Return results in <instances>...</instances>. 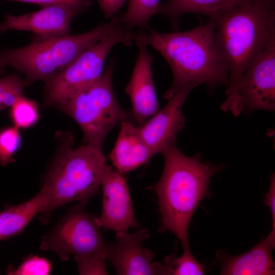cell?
<instances>
[{"label": "cell", "instance_id": "obj_1", "mask_svg": "<svg viewBox=\"0 0 275 275\" xmlns=\"http://www.w3.org/2000/svg\"><path fill=\"white\" fill-rule=\"evenodd\" d=\"M216 21L208 18L205 23L186 31L161 33L149 29L132 32L134 43H142L157 51L169 64L173 81L164 97L178 91L194 89L205 84L212 90L229 84L228 70L215 44Z\"/></svg>", "mask_w": 275, "mask_h": 275}, {"label": "cell", "instance_id": "obj_2", "mask_svg": "<svg viewBox=\"0 0 275 275\" xmlns=\"http://www.w3.org/2000/svg\"><path fill=\"white\" fill-rule=\"evenodd\" d=\"M215 44L229 72L226 94L275 37V0H245L212 17Z\"/></svg>", "mask_w": 275, "mask_h": 275}, {"label": "cell", "instance_id": "obj_3", "mask_svg": "<svg viewBox=\"0 0 275 275\" xmlns=\"http://www.w3.org/2000/svg\"><path fill=\"white\" fill-rule=\"evenodd\" d=\"M163 172L155 186L162 225L174 233L183 248L189 246L188 229L193 214L207 195L211 177L221 169L202 161L199 154L189 157L172 144L161 153Z\"/></svg>", "mask_w": 275, "mask_h": 275}, {"label": "cell", "instance_id": "obj_4", "mask_svg": "<svg viewBox=\"0 0 275 275\" xmlns=\"http://www.w3.org/2000/svg\"><path fill=\"white\" fill-rule=\"evenodd\" d=\"M125 30L119 15L89 31L75 35L40 37L28 45L0 51V71L11 67L24 74L30 82L46 81L100 40Z\"/></svg>", "mask_w": 275, "mask_h": 275}, {"label": "cell", "instance_id": "obj_5", "mask_svg": "<svg viewBox=\"0 0 275 275\" xmlns=\"http://www.w3.org/2000/svg\"><path fill=\"white\" fill-rule=\"evenodd\" d=\"M72 141L53 159L41 188L49 195V201L39 214L46 224L57 208L70 202L86 205L101 186L107 165L102 149L85 144L76 148Z\"/></svg>", "mask_w": 275, "mask_h": 275}, {"label": "cell", "instance_id": "obj_6", "mask_svg": "<svg viewBox=\"0 0 275 275\" xmlns=\"http://www.w3.org/2000/svg\"><path fill=\"white\" fill-rule=\"evenodd\" d=\"M115 64L111 60L98 80L59 105L78 125L85 144L101 149L109 132L131 116L121 107L114 93Z\"/></svg>", "mask_w": 275, "mask_h": 275}, {"label": "cell", "instance_id": "obj_7", "mask_svg": "<svg viewBox=\"0 0 275 275\" xmlns=\"http://www.w3.org/2000/svg\"><path fill=\"white\" fill-rule=\"evenodd\" d=\"M131 32L122 31L95 43L59 73L46 81V106L60 104L98 80L103 72L106 58L116 44L132 43Z\"/></svg>", "mask_w": 275, "mask_h": 275}, {"label": "cell", "instance_id": "obj_8", "mask_svg": "<svg viewBox=\"0 0 275 275\" xmlns=\"http://www.w3.org/2000/svg\"><path fill=\"white\" fill-rule=\"evenodd\" d=\"M77 203L44 235L40 248L57 254L62 261L105 254L106 243L100 231L97 217Z\"/></svg>", "mask_w": 275, "mask_h": 275}, {"label": "cell", "instance_id": "obj_9", "mask_svg": "<svg viewBox=\"0 0 275 275\" xmlns=\"http://www.w3.org/2000/svg\"><path fill=\"white\" fill-rule=\"evenodd\" d=\"M226 99H239L241 112L246 113L274 111L275 37L246 69Z\"/></svg>", "mask_w": 275, "mask_h": 275}, {"label": "cell", "instance_id": "obj_10", "mask_svg": "<svg viewBox=\"0 0 275 275\" xmlns=\"http://www.w3.org/2000/svg\"><path fill=\"white\" fill-rule=\"evenodd\" d=\"M149 237L146 229L133 233L127 231L116 234L114 243H106V256L120 275H165L164 267L152 262L154 253L143 247Z\"/></svg>", "mask_w": 275, "mask_h": 275}, {"label": "cell", "instance_id": "obj_11", "mask_svg": "<svg viewBox=\"0 0 275 275\" xmlns=\"http://www.w3.org/2000/svg\"><path fill=\"white\" fill-rule=\"evenodd\" d=\"M102 212L97 222L100 228L116 234L129 228H139L134 214L128 185L125 178L116 169L106 166L101 180Z\"/></svg>", "mask_w": 275, "mask_h": 275}, {"label": "cell", "instance_id": "obj_12", "mask_svg": "<svg viewBox=\"0 0 275 275\" xmlns=\"http://www.w3.org/2000/svg\"><path fill=\"white\" fill-rule=\"evenodd\" d=\"M88 9L81 6L48 5L23 15H8L0 23V32L9 30L30 31L40 37L67 35L73 19Z\"/></svg>", "mask_w": 275, "mask_h": 275}, {"label": "cell", "instance_id": "obj_13", "mask_svg": "<svg viewBox=\"0 0 275 275\" xmlns=\"http://www.w3.org/2000/svg\"><path fill=\"white\" fill-rule=\"evenodd\" d=\"M193 89L187 87L178 91L162 109L138 127L141 136L153 156L161 153L175 143L177 133L184 126L182 107Z\"/></svg>", "mask_w": 275, "mask_h": 275}, {"label": "cell", "instance_id": "obj_14", "mask_svg": "<svg viewBox=\"0 0 275 275\" xmlns=\"http://www.w3.org/2000/svg\"><path fill=\"white\" fill-rule=\"evenodd\" d=\"M136 44L137 58L125 92L131 103V116L140 125L159 109L152 76V57L147 45Z\"/></svg>", "mask_w": 275, "mask_h": 275}, {"label": "cell", "instance_id": "obj_15", "mask_svg": "<svg viewBox=\"0 0 275 275\" xmlns=\"http://www.w3.org/2000/svg\"><path fill=\"white\" fill-rule=\"evenodd\" d=\"M153 156L138 131L130 121L120 124V130L109 157L113 166L123 174L148 162Z\"/></svg>", "mask_w": 275, "mask_h": 275}, {"label": "cell", "instance_id": "obj_16", "mask_svg": "<svg viewBox=\"0 0 275 275\" xmlns=\"http://www.w3.org/2000/svg\"><path fill=\"white\" fill-rule=\"evenodd\" d=\"M275 241L268 236L249 251L235 256H225L221 274H274L275 265L271 255Z\"/></svg>", "mask_w": 275, "mask_h": 275}, {"label": "cell", "instance_id": "obj_17", "mask_svg": "<svg viewBox=\"0 0 275 275\" xmlns=\"http://www.w3.org/2000/svg\"><path fill=\"white\" fill-rule=\"evenodd\" d=\"M245 0H167L160 3L157 14L170 21L173 30L177 31L180 17L195 13L215 17Z\"/></svg>", "mask_w": 275, "mask_h": 275}, {"label": "cell", "instance_id": "obj_18", "mask_svg": "<svg viewBox=\"0 0 275 275\" xmlns=\"http://www.w3.org/2000/svg\"><path fill=\"white\" fill-rule=\"evenodd\" d=\"M160 0H128L127 10L120 15L121 23L129 32L150 29L149 21L157 14Z\"/></svg>", "mask_w": 275, "mask_h": 275}, {"label": "cell", "instance_id": "obj_19", "mask_svg": "<svg viewBox=\"0 0 275 275\" xmlns=\"http://www.w3.org/2000/svg\"><path fill=\"white\" fill-rule=\"evenodd\" d=\"M163 264L165 275L204 274L203 266L192 255L189 246L183 248L181 256L172 254L167 256Z\"/></svg>", "mask_w": 275, "mask_h": 275}, {"label": "cell", "instance_id": "obj_20", "mask_svg": "<svg viewBox=\"0 0 275 275\" xmlns=\"http://www.w3.org/2000/svg\"><path fill=\"white\" fill-rule=\"evenodd\" d=\"M9 116L13 126L19 129L29 128L39 119L38 105L34 101L22 95L10 106Z\"/></svg>", "mask_w": 275, "mask_h": 275}, {"label": "cell", "instance_id": "obj_21", "mask_svg": "<svg viewBox=\"0 0 275 275\" xmlns=\"http://www.w3.org/2000/svg\"><path fill=\"white\" fill-rule=\"evenodd\" d=\"M30 83L26 78L22 79L16 74L0 78V111L10 107L20 96Z\"/></svg>", "mask_w": 275, "mask_h": 275}, {"label": "cell", "instance_id": "obj_22", "mask_svg": "<svg viewBox=\"0 0 275 275\" xmlns=\"http://www.w3.org/2000/svg\"><path fill=\"white\" fill-rule=\"evenodd\" d=\"M21 138L19 129L13 126L0 130V164L5 166L14 161L13 157L19 148Z\"/></svg>", "mask_w": 275, "mask_h": 275}, {"label": "cell", "instance_id": "obj_23", "mask_svg": "<svg viewBox=\"0 0 275 275\" xmlns=\"http://www.w3.org/2000/svg\"><path fill=\"white\" fill-rule=\"evenodd\" d=\"M52 268V265L46 258L37 255L26 257L16 268L10 266L7 274L10 275H48Z\"/></svg>", "mask_w": 275, "mask_h": 275}, {"label": "cell", "instance_id": "obj_24", "mask_svg": "<svg viewBox=\"0 0 275 275\" xmlns=\"http://www.w3.org/2000/svg\"><path fill=\"white\" fill-rule=\"evenodd\" d=\"M80 274H107L105 254L75 259Z\"/></svg>", "mask_w": 275, "mask_h": 275}, {"label": "cell", "instance_id": "obj_25", "mask_svg": "<svg viewBox=\"0 0 275 275\" xmlns=\"http://www.w3.org/2000/svg\"><path fill=\"white\" fill-rule=\"evenodd\" d=\"M264 200V203L270 209L271 216L272 230L268 235L275 239V178L274 174L270 177L269 188Z\"/></svg>", "mask_w": 275, "mask_h": 275}, {"label": "cell", "instance_id": "obj_26", "mask_svg": "<svg viewBox=\"0 0 275 275\" xmlns=\"http://www.w3.org/2000/svg\"><path fill=\"white\" fill-rule=\"evenodd\" d=\"M13 1L38 4L42 6L56 5L81 6L88 9L92 4V0H13Z\"/></svg>", "mask_w": 275, "mask_h": 275}, {"label": "cell", "instance_id": "obj_27", "mask_svg": "<svg viewBox=\"0 0 275 275\" xmlns=\"http://www.w3.org/2000/svg\"><path fill=\"white\" fill-rule=\"evenodd\" d=\"M106 18H112L117 15L126 0H96Z\"/></svg>", "mask_w": 275, "mask_h": 275}, {"label": "cell", "instance_id": "obj_28", "mask_svg": "<svg viewBox=\"0 0 275 275\" xmlns=\"http://www.w3.org/2000/svg\"><path fill=\"white\" fill-rule=\"evenodd\" d=\"M7 1H13V0H7Z\"/></svg>", "mask_w": 275, "mask_h": 275}]
</instances>
